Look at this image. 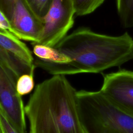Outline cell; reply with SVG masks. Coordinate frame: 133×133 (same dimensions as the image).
<instances>
[{
  "instance_id": "cell-14",
  "label": "cell",
  "mask_w": 133,
  "mask_h": 133,
  "mask_svg": "<svg viewBox=\"0 0 133 133\" xmlns=\"http://www.w3.org/2000/svg\"><path fill=\"white\" fill-rule=\"evenodd\" d=\"M33 75L34 74H25L18 78L16 82V89L20 96L28 94L34 88Z\"/></svg>"
},
{
  "instance_id": "cell-8",
  "label": "cell",
  "mask_w": 133,
  "mask_h": 133,
  "mask_svg": "<svg viewBox=\"0 0 133 133\" xmlns=\"http://www.w3.org/2000/svg\"><path fill=\"white\" fill-rule=\"evenodd\" d=\"M0 47L29 65H34V58L28 47L11 33L0 30Z\"/></svg>"
},
{
  "instance_id": "cell-11",
  "label": "cell",
  "mask_w": 133,
  "mask_h": 133,
  "mask_svg": "<svg viewBox=\"0 0 133 133\" xmlns=\"http://www.w3.org/2000/svg\"><path fill=\"white\" fill-rule=\"evenodd\" d=\"M121 23L125 28L133 27V0H116Z\"/></svg>"
},
{
  "instance_id": "cell-2",
  "label": "cell",
  "mask_w": 133,
  "mask_h": 133,
  "mask_svg": "<svg viewBox=\"0 0 133 133\" xmlns=\"http://www.w3.org/2000/svg\"><path fill=\"white\" fill-rule=\"evenodd\" d=\"M54 47L70 59L69 74L99 73L133 59V38L127 33L112 36L79 28Z\"/></svg>"
},
{
  "instance_id": "cell-17",
  "label": "cell",
  "mask_w": 133,
  "mask_h": 133,
  "mask_svg": "<svg viewBox=\"0 0 133 133\" xmlns=\"http://www.w3.org/2000/svg\"><path fill=\"white\" fill-rule=\"evenodd\" d=\"M0 30L11 33L15 35V32L11 27L10 21L0 10Z\"/></svg>"
},
{
  "instance_id": "cell-7",
  "label": "cell",
  "mask_w": 133,
  "mask_h": 133,
  "mask_svg": "<svg viewBox=\"0 0 133 133\" xmlns=\"http://www.w3.org/2000/svg\"><path fill=\"white\" fill-rule=\"evenodd\" d=\"M15 35L21 40L35 44L38 42L43 22L29 8L25 0H17L10 20Z\"/></svg>"
},
{
  "instance_id": "cell-3",
  "label": "cell",
  "mask_w": 133,
  "mask_h": 133,
  "mask_svg": "<svg viewBox=\"0 0 133 133\" xmlns=\"http://www.w3.org/2000/svg\"><path fill=\"white\" fill-rule=\"evenodd\" d=\"M76 98L84 133H133V115L100 90L77 91Z\"/></svg>"
},
{
  "instance_id": "cell-6",
  "label": "cell",
  "mask_w": 133,
  "mask_h": 133,
  "mask_svg": "<svg viewBox=\"0 0 133 133\" xmlns=\"http://www.w3.org/2000/svg\"><path fill=\"white\" fill-rule=\"evenodd\" d=\"M100 91L119 108L133 115V72L119 70L106 74Z\"/></svg>"
},
{
  "instance_id": "cell-4",
  "label": "cell",
  "mask_w": 133,
  "mask_h": 133,
  "mask_svg": "<svg viewBox=\"0 0 133 133\" xmlns=\"http://www.w3.org/2000/svg\"><path fill=\"white\" fill-rule=\"evenodd\" d=\"M75 14L72 0H52L44 19L42 32L35 44L54 47L73 26Z\"/></svg>"
},
{
  "instance_id": "cell-5",
  "label": "cell",
  "mask_w": 133,
  "mask_h": 133,
  "mask_svg": "<svg viewBox=\"0 0 133 133\" xmlns=\"http://www.w3.org/2000/svg\"><path fill=\"white\" fill-rule=\"evenodd\" d=\"M17 81L0 65V108L19 133H26L24 107L17 91Z\"/></svg>"
},
{
  "instance_id": "cell-13",
  "label": "cell",
  "mask_w": 133,
  "mask_h": 133,
  "mask_svg": "<svg viewBox=\"0 0 133 133\" xmlns=\"http://www.w3.org/2000/svg\"><path fill=\"white\" fill-rule=\"evenodd\" d=\"M35 15L43 22L50 7L52 0H25Z\"/></svg>"
},
{
  "instance_id": "cell-15",
  "label": "cell",
  "mask_w": 133,
  "mask_h": 133,
  "mask_svg": "<svg viewBox=\"0 0 133 133\" xmlns=\"http://www.w3.org/2000/svg\"><path fill=\"white\" fill-rule=\"evenodd\" d=\"M0 133H19L0 108Z\"/></svg>"
},
{
  "instance_id": "cell-9",
  "label": "cell",
  "mask_w": 133,
  "mask_h": 133,
  "mask_svg": "<svg viewBox=\"0 0 133 133\" xmlns=\"http://www.w3.org/2000/svg\"><path fill=\"white\" fill-rule=\"evenodd\" d=\"M0 65L17 79L22 75L34 74L35 65L31 66L0 47Z\"/></svg>"
},
{
  "instance_id": "cell-12",
  "label": "cell",
  "mask_w": 133,
  "mask_h": 133,
  "mask_svg": "<svg viewBox=\"0 0 133 133\" xmlns=\"http://www.w3.org/2000/svg\"><path fill=\"white\" fill-rule=\"evenodd\" d=\"M77 16H84L92 12L104 0H72Z\"/></svg>"
},
{
  "instance_id": "cell-1",
  "label": "cell",
  "mask_w": 133,
  "mask_h": 133,
  "mask_svg": "<svg viewBox=\"0 0 133 133\" xmlns=\"http://www.w3.org/2000/svg\"><path fill=\"white\" fill-rule=\"evenodd\" d=\"M76 92L62 75L38 84L24 107L29 133H84Z\"/></svg>"
},
{
  "instance_id": "cell-16",
  "label": "cell",
  "mask_w": 133,
  "mask_h": 133,
  "mask_svg": "<svg viewBox=\"0 0 133 133\" xmlns=\"http://www.w3.org/2000/svg\"><path fill=\"white\" fill-rule=\"evenodd\" d=\"M17 0H0V10L10 21Z\"/></svg>"
},
{
  "instance_id": "cell-10",
  "label": "cell",
  "mask_w": 133,
  "mask_h": 133,
  "mask_svg": "<svg viewBox=\"0 0 133 133\" xmlns=\"http://www.w3.org/2000/svg\"><path fill=\"white\" fill-rule=\"evenodd\" d=\"M32 45L34 54L41 60L59 63H69L71 61L67 56L55 47L38 44Z\"/></svg>"
}]
</instances>
